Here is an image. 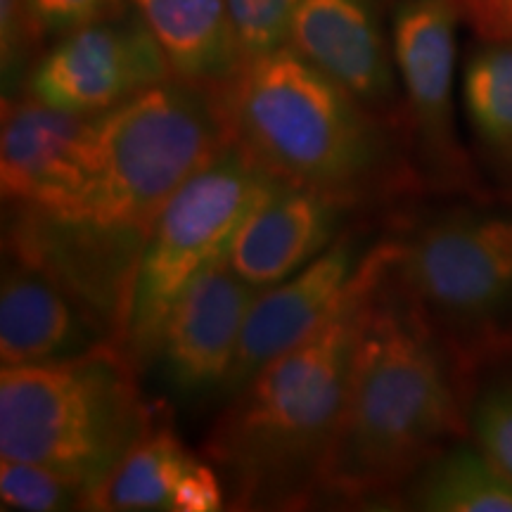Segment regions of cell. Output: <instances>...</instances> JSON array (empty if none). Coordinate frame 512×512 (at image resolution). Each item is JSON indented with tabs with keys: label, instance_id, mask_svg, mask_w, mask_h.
<instances>
[{
	"label": "cell",
	"instance_id": "obj_1",
	"mask_svg": "<svg viewBox=\"0 0 512 512\" xmlns=\"http://www.w3.org/2000/svg\"><path fill=\"white\" fill-rule=\"evenodd\" d=\"M230 143L219 93L169 79L95 114L86 174L48 209H12L5 245L53 275L121 344L140 256L171 195Z\"/></svg>",
	"mask_w": 512,
	"mask_h": 512
},
{
	"label": "cell",
	"instance_id": "obj_2",
	"mask_svg": "<svg viewBox=\"0 0 512 512\" xmlns=\"http://www.w3.org/2000/svg\"><path fill=\"white\" fill-rule=\"evenodd\" d=\"M392 266L363 306L347 401L320 477V494L335 501L387 498L465 430L437 328Z\"/></svg>",
	"mask_w": 512,
	"mask_h": 512
},
{
	"label": "cell",
	"instance_id": "obj_3",
	"mask_svg": "<svg viewBox=\"0 0 512 512\" xmlns=\"http://www.w3.org/2000/svg\"><path fill=\"white\" fill-rule=\"evenodd\" d=\"M396 249L399 242L370 249L347 304L230 396L204 441V456L221 472L235 508H299L320 494L347 401L363 306L394 264Z\"/></svg>",
	"mask_w": 512,
	"mask_h": 512
},
{
	"label": "cell",
	"instance_id": "obj_4",
	"mask_svg": "<svg viewBox=\"0 0 512 512\" xmlns=\"http://www.w3.org/2000/svg\"><path fill=\"white\" fill-rule=\"evenodd\" d=\"M219 98L230 140L278 181L349 207L401 183L392 121L292 46L242 64Z\"/></svg>",
	"mask_w": 512,
	"mask_h": 512
},
{
	"label": "cell",
	"instance_id": "obj_5",
	"mask_svg": "<svg viewBox=\"0 0 512 512\" xmlns=\"http://www.w3.org/2000/svg\"><path fill=\"white\" fill-rule=\"evenodd\" d=\"M138 373L119 344L64 361L3 366L0 458L60 472L93 501L155 427Z\"/></svg>",
	"mask_w": 512,
	"mask_h": 512
},
{
	"label": "cell",
	"instance_id": "obj_6",
	"mask_svg": "<svg viewBox=\"0 0 512 512\" xmlns=\"http://www.w3.org/2000/svg\"><path fill=\"white\" fill-rule=\"evenodd\" d=\"M275 183L278 178L230 140L164 204L140 256L121 337V349L140 373L150 368L178 299L228 259L240 226Z\"/></svg>",
	"mask_w": 512,
	"mask_h": 512
},
{
	"label": "cell",
	"instance_id": "obj_7",
	"mask_svg": "<svg viewBox=\"0 0 512 512\" xmlns=\"http://www.w3.org/2000/svg\"><path fill=\"white\" fill-rule=\"evenodd\" d=\"M392 273L434 328H484L512 299V214L439 216L399 242Z\"/></svg>",
	"mask_w": 512,
	"mask_h": 512
},
{
	"label": "cell",
	"instance_id": "obj_8",
	"mask_svg": "<svg viewBox=\"0 0 512 512\" xmlns=\"http://www.w3.org/2000/svg\"><path fill=\"white\" fill-rule=\"evenodd\" d=\"M169 79L174 69L131 5L57 38L31 67L29 93L57 110L95 117Z\"/></svg>",
	"mask_w": 512,
	"mask_h": 512
},
{
	"label": "cell",
	"instance_id": "obj_9",
	"mask_svg": "<svg viewBox=\"0 0 512 512\" xmlns=\"http://www.w3.org/2000/svg\"><path fill=\"white\" fill-rule=\"evenodd\" d=\"M458 0H403L392 17V53L406 93V119L427 178H465V157L453 131L451 88L456 69Z\"/></svg>",
	"mask_w": 512,
	"mask_h": 512
},
{
	"label": "cell",
	"instance_id": "obj_10",
	"mask_svg": "<svg viewBox=\"0 0 512 512\" xmlns=\"http://www.w3.org/2000/svg\"><path fill=\"white\" fill-rule=\"evenodd\" d=\"M256 294L259 290L245 283L226 259L178 299L150 363L176 399L200 401L226 392Z\"/></svg>",
	"mask_w": 512,
	"mask_h": 512
},
{
	"label": "cell",
	"instance_id": "obj_11",
	"mask_svg": "<svg viewBox=\"0 0 512 512\" xmlns=\"http://www.w3.org/2000/svg\"><path fill=\"white\" fill-rule=\"evenodd\" d=\"M368 252L356 235H339L302 271L283 283L259 290L249 306L238 358L223 392L228 399L240 392L266 363L309 339L347 304L361 278Z\"/></svg>",
	"mask_w": 512,
	"mask_h": 512
},
{
	"label": "cell",
	"instance_id": "obj_12",
	"mask_svg": "<svg viewBox=\"0 0 512 512\" xmlns=\"http://www.w3.org/2000/svg\"><path fill=\"white\" fill-rule=\"evenodd\" d=\"M93 119L57 110L29 91L3 100L0 190L10 209H48L86 174Z\"/></svg>",
	"mask_w": 512,
	"mask_h": 512
},
{
	"label": "cell",
	"instance_id": "obj_13",
	"mask_svg": "<svg viewBox=\"0 0 512 512\" xmlns=\"http://www.w3.org/2000/svg\"><path fill=\"white\" fill-rule=\"evenodd\" d=\"M290 46L392 124L396 64L382 22V0H299Z\"/></svg>",
	"mask_w": 512,
	"mask_h": 512
},
{
	"label": "cell",
	"instance_id": "obj_14",
	"mask_svg": "<svg viewBox=\"0 0 512 512\" xmlns=\"http://www.w3.org/2000/svg\"><path fill=\"white\" fill-rule=\"evenodd\" d=\"M105 344L119 342L67 287L43 268L8 254L0 290L3 366L64 361Z\"/></svg>",
	"mask_w": 512,
	"mask_h": 512
},
{
	"label": "cell",
	"instance_id": "obj_15",
	"mask_svg": "<svg viewBox=\"0 0 512 512\" xmlns=\"http://www.w3.org/2000/svg\"><path fill=\"white\" fill-rule=\"evenodd\" d=\"M347 209L323 192L278 181L240 226L228 264L256 290L283 283L342 235Z\"/></svg>",
	"mask_w": 512,
	"mask_h": 512
},
{
	"label": "cell",
	"instance_id": "obj_16",
	"mask_svg": "<svg viewBox=\"0 0 512 512\" xmlns=\"http://www.w3.org/2000/svg\"><path fill=\"white\" fill-rule=\"evenodd\" d=\"M174 76L221 93L242 69L226 0H131Z\"/></svg>",
	"mask_w": 512,
	"mask_h": 512
},
{
	"label": "cell",
	"instance_id": "obj_17",
	"mask_svg": "<svg viewBox=\"0 0 512 512\" xmlns=\"http://www.w3.org/2000/svg\"><path fill=\"white\" fill-rule=\"evenodd\" d=\"M195 460L171 427L155 425L95 491L91 510L171 512L178 484Z\"/></svg>",
	"mask_w": 512,
	"mask_h": 512
},
{
	"label": "cell",
	"instance_id": "obj_18",
	"mask_svg": "<svg viewBox=\"0 0 512 512\" xmlns=\"http://www.w3.org/2000/svg\"><path fill=\"white\" fill-rule=\"evenodd\" d=\"M411 501L430 512H512V477L482 448H453L420 472Z\"/></svg>",
	"mask_w": 512,
	"mask_h": 512
},
{
	"label": "cell",
	"instance_id": "obj_19",
	"mask_svg": "<svg viewBox=\"0 0 512 512\" xmlns=\"http://www.w3.org/2000/svg\"><path fill=\"white\" fill-rule=\"evenodd\" d=\"M465 110L479 145L512 171V41H484L463 76Z\"/></svg>",
	"mask_w": 512,
	"mask_h": 512
},
{
	"label": "cell",
	"instance_id": "obj_20",
	"mask_svg": "<svg viewBox=\"0 0 512 512\" xmlns=\"http://www.w3.org/2000/svg\"><path fill=\"white\" fill-rule=\"evenodd\" d=\"M0 503L3 510L67 512L88 510L91 496L60 472L27 460L0 458Z\"/></svg>",
	"mask_w": 512,
	"mask_h": 512
},
{
	"label": "cell",
	"instance_id": "obj_21",
	"mask_svg": "<svg viewBox=\"0 0 512 512\" xmlns=\"http://www.w3.org/2000/svg\"><path fill=\"white\" fill-rule=\"evenodd\" d=\"M242 60L290 46L299 0H226Z\"/></svg>",
	"mask_w": 512,
	"mask_h": 512
},
{
	"label": "cell",
	"instance_id": "obj_22",
	"mask_svg": "<svg viewBox=\"0 0 512 512\" xmlns=\"http://www.w3.org/2000/svg\"><path fill=\"white\" fill-rule=\"evenodd\" d=\"M41 46L31 24L24 0H0V48H3V86L5 95H17L19 81L29 79V60Z\"/></svg>",
	"mask_w": 512,
	"mask_h": 512
},
{
	"label": "cell",
	"instance_id": "obj_23",
	"mask_svg": "<svg viewBox=\"0 0 512 512\" xmlns=\"http://www.w3.org/2000/svg\"><path fill=\"white\" fill-rule=\"evenodd\" d=\"M29 19L41 41L50 36H64L69 31L117 15L131 8V0H24Z\"/></svg>",
	"mask_w": 512,
	"mask_h": 512
},
{
	"label": "cell",
	"instance_id": "obj_24",
	"mask_svg": "<svg viewBox=\"0 0 512 512\" xmlns=\"http://www.w3.org/2000/svg\"><path fill=\"white\" fill-rule=\"evenodd\" d=\"M479 448L512 477V382L484 392L472 413Z\"/></svg>",
	"mask_w": 512,
	"mask_h": 512
},
{
	"label": "cell",
	"instance_id": "obj_25",
	"mask_svg": "<svg viewBox=\"0 0 512 512\" xmlns=\"http://www.w3.org/2000/svg\"><path fill=\"white\" fill-rule=\"evenodd\" d=\"M228 489L216 465L195 460L188 475L178 484L171 512H216L226 508Z\"/></svg>",
	"mask_w": 512,
	"mask_h": 512
},
{
	"label": "cell",
	"instance_id": "obj_26",
	"mask_svg": "<svg viewBox=\"0 0 512 512\" xmlns=\"http://www.w3.org/2000/svg\"><path fill=\"white\" fill-rule=\"evenodd\" d=\"M460 17L482 41H512V0H458Z\"/></svg>",
	"mask_w": 512,
	"mask_h": 512
}]
</instances>
